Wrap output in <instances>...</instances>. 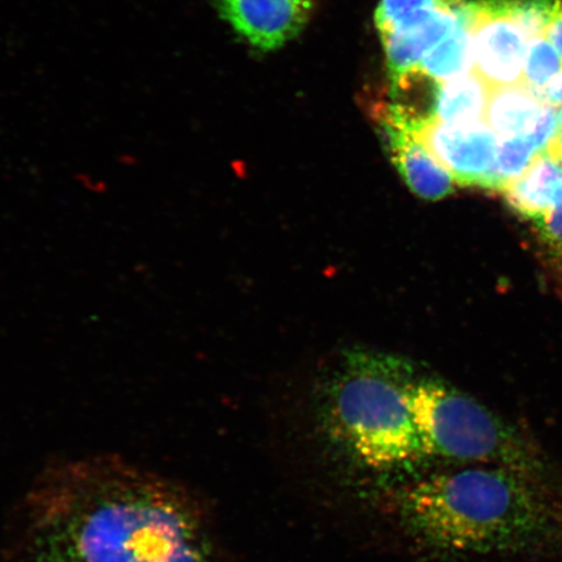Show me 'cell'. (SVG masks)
<instances>
[{
  "label": "cell",
  "mask_w": 562,
  "mask_h": 562,
  "mask_svg": "<svg viewBox=\"0 0 562 562\" xmlns=\"http://www.w3.org/2000/svg\"><path fill=\"white\" fill-rule=\"evenodd\" d=\"M491 90L474 69L453 80L438 82L430 119L449 124L484 122Z\"/></svg>",
  "instance_id": "cell-11"
},
{
  "label": "cell",
  "mask_w": 562,
  "mask_h": 562,
  "mask_svg": "<svg viewBox=\"0 0 562 562\" xmlns=\"http://www.w3.org/2000/svg\"><path fill=\"white\" fill-rule=\"evenodd\" d=\"M413 130L456 184L488 189L501 138L486 122L449 124L427 119L414 123Z\"/></svg>",
  "instance_id": "cell-5"
},
{
  "label": "cell",
  "mask_w": 562,
  "mask_h": 562,
  "mask_svg": "<svg viewBox=\"0 0 562 562\" xmlns=\"http://www.w3.org/2000/svg\"><path fill=\"white\" fill-rule=\"evenodd\" d=\"M474 20H463L456 30L428 53L418 67L431 80L446 82L474 69Z\"/></svg>",
  "instance_id": "cell-13"
},
{
  "label": "cell",
  "mask_w": 562,
  "mask_h": 562,
  "mask_svg": "<svg viewBox=\"0 0 562 562\" xmlns=\"http://www.w3.org/2000/svg\"><path fill=\"white\" fill-rule=\"evenodd\" d=\"M13 551L18 562H213L206 518L188 491L104 457L35 481Z\"/></svg>",
  "instance_id": "cell-1"
},
{
  "label": "cell",
  "mask_w": 562,
  "mask_h": 562,
  "mask_svg": "<svg viewBox=\"0 0 562 562\" xmlns=\"http://www.w3.org/2000/svg\"><path fill=\"white\" fill-rule=\"evenodd\" d=\"M472 34L474 70L490 88L521 86L530 42L521 26L484 0L477 3Z\"/></svg>",
  "instance_id": "cell-6"
},
{
  "label": "cell",
  "mask_w": 562,
  "mask_h": 562,
  "mask_svg": "<svg viewBox=\"0 0 562 562\" xmlns=\"http://www.w3.org/2000/svg\"><path fill=\"white\" fill-rule=\"evenodd\" d=\"M554 258H557L558 291H559L561 300H562V255L554 257Z\"/></svg>",
  "instance_id": "cell-20"
},
{
  "label": "cell",
  "mask_w": 562,
  "mask_h": 562,
  "mask_svg": "<svg viewBox=\"0 0 562 562\" xmlns=\"http://www.w3.org/2000/svg\"><path fill=\"white\" fill-rule=\"evenodd\" d=\"M503 194L519 215L539 221L562 200V156L551 150L539 153Z\"/></svg>",
  "instance_id": "cell-10"
},
{
  "label": "cell",
  "mask_w": 562,
  "mask_h": 562,
  "mask_svg": "<svg viewBox=\"0 0 562 562\" xmlns=\"http://www.w3.org/2000/svg\"><path fill=\"white\" fill-rule=\"evenodd\" d=\"M546 37L557 47L562 58V0H554L550 21H548Z\"/></svg>",
  "instance_id": "cell-18"
},
{
  "label": "cell",
  "mask_w": 562,
  "mask_h": 562,
  "mask_svg": "<svg viewBox=\"0 0 562 562\" xmlns=\"http://www.w3.org/2000/svg\"><path fill=\"white\" fill-rule=\"evenodd\" d=\"M538 154L536 146L525 136L501 138L488 189L503 193L505 188H508L530 167Z\"/></svg>",
  "instance_id": "cell-15"
},
{
  "label": "cell",
  "mask_w": 562,
  "mask_h": 562,
  "mask_svg": "<svg viewBox=\"0 0 562 562\" xmlns=\"http://www.w3.org/2000/svg\"><path fill=\"white\" fill-rule=\"evenodd\" d=\"M477 2H457L435 13L434 16L409 30L386 33L382 35L386 66H389L392 80L411 72L420 66V61L456 26L463 20H474Z\"/></svg>",
  "instance_id": "cell-9"
},
{
  "label": "cell",
  "mask_w": 562,
  "mask_h": 562,
  "mask_svg": "<svg viewBox=\"0 0 562 562\" xmlns=\"http://www.w3.org/2000/svg\"><path fill=\"white\" fill-rule=\"evenodd\" d=\"M540 100L559 108L562 104V69L553 77L550 83L540 91Z\"/></svg>",
  "instance_id": "cell-19"
},
{
  "label": "cell",
  "mask_w": 562,
  "mask_h": 562,
  "mask_svg": "<svg viewBox=\"0 0 562 562\" xmlns=\"http://www.w3.org/2000/svg\"><path fill=\"white\" fill-rule=\"evenodd\" d=\"M561 69V55L546 35L529 42L524 68V86L531 89L539 97L540 91L551 82Z\"/></svg>",
  "instance_id": "cell-16"
},
{
  "label": "cell",
  "mask_w": 562,
  "mask_h": 562,
  "mask_svg": "<svg viewBox=\"0 0 562 562\" xmlns=\"http://www.w3.org/2000/svg\"><path fill=\"white\" fill-rule=\"evenodd\" d=\"M456 2L457 0H381L375 11V25L381 35L409 30Z\"/></svg>",
  "instance_id": "cell-14"
},
{
  "label": "cell",
  "mask_w": 562,
  "mask_h": 562,
  "mask_svg": "<svg viewBox=\"0 0 562 562\" xmlns=\"http://www.w3.org/2000/svg\"><path fill=\"white\" fill-rule=\"evenodd\" d=\"M406 398L426 459L507 468L558 492L550 460L536 441L472 396L440 379L422 378Z\"/></svg>",
  "instance_id": "cell-4"
},
{
  "label": "cell",
  "mask_w": 562,
  "mask_h": 562,
  "mask_svg": "<svg viewBox=\"0 0 562 562\" xmlns=\"http://www.w3.org/2000/svg\"><path fill=\"white\" fill-rule=\"evenodd\" d=\"M559 492L502 467L469 465L428 475L398 492L404 531L453 557H527L562 551Z\"/></svg>",
  "instance_id": "cell-2"
},
{
  "label": "cell",
  "mask_w": 562,
  "mask_h": 562,
  "mask_svg": "<svg viewBox=\"0 0 562 562\" xmlns=\"http://www.w3.org/2000/svg\"><path fill=\"white\" fill-rule=\"evenodd\" d=\"M223 20L252 47L278 50L296 38L312 16L313 0H214Z\"/></svg>",
  "instance_id": "cell-7"
},
{
  "label": "cell",
  "mask_w": 562,
  "mask_h": 562,
  "mask_svg": "<svg viewBox=\"0 0 562 562\" xmlns=\"http://www.w3.org/2000/svg\"><path fill=\"white\" fill-rule=\"evenodd\" d=\"M413 124L392 109L384 116L393 165L414 194L427 201H439L453 192L456 182L417 138Z\"/></svg>",
  "instance_id": "cell-8"
},
{
  "label": "cell",
  "mask_w": 562,
  "mask_h": 562,
  "mask_svg": "<svg viewBox=\"0 0 562 562\" xmlns=\"http://www.w3.org/2000/svg\"><path fill=\"white\" fill-rule=\"evenodd\" d=\"M544 102L524 83L491 90L484 122L498 138L526 136Z\"/></svg>",
  "instance_id": "cell-12"
},
{
  "label": "cell",
  "mask_w": 562,
  "mask_h": 562,
  "mask_svg": "<svg viewBox=\"0 0 562 562\" xmlns=\"http://www.w3.org/2000/svg\"><path fill=\"white\" fill-rule=\"evenodd\" d=\"M540 238L554 257L562 255V200L536 222Z\"/></svg>",
  "instance_id": "cell-17"
},
{
  "label": "cell",
  "mask_w": 562,
  "mask_h": 562,
  "mask_svg": "<svg viewBox=\"0 0 562 562\" xmlns=\"http://www.w3.org/2000/svg\"><path fill=\"white\" fill-rule=\"evenodd\" d=\"M416 381L413 364L402 357L346 351L323 400L334 438L372 469H396L426 459L406 398Z\"/></svg>",
  "instance_id": "cell-3"
}]
</instances>
